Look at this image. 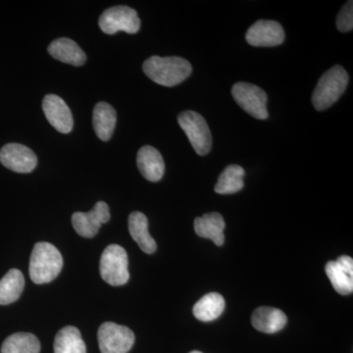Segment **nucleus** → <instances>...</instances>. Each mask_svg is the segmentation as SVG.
<instances>
[{
  "instance_id": "11",
  "label": "nucleus",
  "mask_w": 353,
  "mask_h": 353,
  "mask_svg": "<svg viewBox=\"0 0 353 353\" xmlns=\"http://www.w3.org/2000/svg\"><path fill=\"white\" fill-rule=\"evenodd\" d=\"M245 39L250 46L257 48L277 46L284 43L285 31L276 21L259 20L248 30Z\"/></svg>"
},
{
  "instance_id": "3",
  "label": "nucleus",
  "mask_w": 353,
  "mask_h": 353,
  "mask_svg": "<svg viewBox=\"0 0 353 353\" xmlns=\"http://www.w3.org/2000/svg\"><path fill=\"white\" fill-rule=\"evenodd\" d=\"M348 74L340 65L332 67L323 74L312 94V103L316 110L323 111L333 105L347 90Z\"/></svg>"
},
{
  "instance_id": "2",
  "label": "nucleus",
  "mask_w": 353,
  "mask_h": 353,
  "mask_svg": "<svg viewBox=\"0 0 353 353\" xmlns=\"http://www.w3.org/2000/svg\"><path fill=\"white\" fill-rule=\"evenodd\" d=\"M63 268V257L50 243L41 241L34 246L30 259V278L34 284L52 282Z\"/></svg>"
},
{
  "instance_id": "16",
  "label": "nucleus",
  "mask_w": 353,
  "mask_h": 353,
  "mask_svg": "<svg viewBox=\"0 0 353 353\" xmlns=\"http://www.w3.org/2000/svg\"><path fill=\"white\" fill-rule=\"evenodd\" d=\"M288 318L280 309L259 307L254 310L252 317V326L265 334H275L284 329Z\"/></svg>"
},
{
  "instance_id": "23",
  "label": "nucleus",
  "mask_w": 353,
  "mask_h": 353,
  "mask_svg": "<svg viewBox=\"0 0 353 353\" xmlns=\"http://www.w3.org/2000/svg\"><path fill=\"white\" fill-rule=\"evenodd\" d=\"M245 172L240 165H229L221 173L214 190L219 194H232L243 190Z\"/></svg>"
},
{
  "instance_id": "17",
  "label": "nucleus",
  "mask_w": 353,
  "mask_h": 353,
  "mask_svg": "<svg viewBox=\"0 0 353 353\" xmlns=\"http://www.w3.org/2000/svg\"><path fill=\"white\" fill-rule=\"evenodd\" d=\"M48 52L55 59L74 66H82L87 61V55L82 48L70 39H55L48 46Z\"/></svg>"
},
{
  "instance_id": "7",
  "label": "nucleus",
  "mask_w": 353,
  "mask_h": 353,
  "mask_svg": "<svg viewBox=\"0 0 353 353\" xmlns=\"http://www.w3.org/2000/svg\"><path fill=\"white\" fill-rule=\"evenodd\" d=\"M99 25L101 31L108 34H114L119 31L134 34L139 31L141 20L137 11L131 7L114 6L101 14Z\"/></svg>"
},
{
  "instance_id": "25",
  "label": "nucleus",
  "mask_w": 353,
  "mask_h": 353,
  "mask_svg": "<svg viewBox=\"0 0 353 353\" xmlns=\"http://www.w3.org/2000/svg\"><path fill=\"white\" fill-rule=\"evenodd\" d=\"M336 27L341 32H350L353 28V2L347 1L336 17Z\"/></svg>"
},
{
  "instance_id": "26",
  "label": "nucleus",
  "mask_w": 353,
  "mask_h": 353,
  "mask_svg": "<svg viewBox=\"0 0 353 353\" xmlns=\"http://www.w3.org/2000/svg\"><path fill=\"white\" fill-rule=\"evenodd\" d=\"M190 353H202L201 352H196V350H194V352H190Z\"/></svg>"
},
{
  "instance_id": "9",
  "label": "nucleus",
  "mask_w": 353,
  "mask_h": 353,
  "mask_svg": "<svg viewBox=\"0 0 353 353\" xmlns=\"http://www.w3.org/2000/svg\"><path fill=\"white\" fill-rule=\"evenodd\" d=\"M110 220L108 203L99 201L90 212H76L72 216V224L77 233L83 238H94L99 233L102 224Z\"/></svg>"
},
{
  "instance_id": "14",
  "label": "nucleus",
  "mask_w": 353,
  "mask_h": 353,
  "mask_svg": "<svg viewBox=\"0 0 353 353\" xmlns=\"http://www.w3.org/2000/svg\"><path fill=\"white\" fill-rule=\"evenodd\" d=\"M137 164L141 175L150 182H158L164 175L165 163L161 153L153 146H143L139 150Z\"/></svg>"
},
{
  "instance_id": "12",
  "label": "nucleus",
  "mask_w": 353,
  "mask_h": 353,
  "mask_svg": "<svg viewBox=\"0 0 353 353\" xmlns=\"http://www.w3.org/2000/svg\"><path fill=\"white\" fill-rule=\"evenodd\" d=\"M327 276L334 289L343 296L353 292V259L347 255L339 257L336 261H330L325 267Z\"/></svg>"
},
{
  "instance_id": "13",
  "label": "nucleus",
  "mask_w": 353,
  "mask_h": 353,
  "mask_svg": "<svg viewBox=\"0 0 353 353\" xmlns=\"http://www.w3.org/2000/svg\"><path fill=\"white\" fill-rule=\"evenodd\" d=\"M43 112L46 119L62 134H68L74 126L73 116L61 97L55 94L46 95L43 101Z\"/></svg>"
},
{
  "instance_id": "24",
  "label": "nucleus",
  "mask_w": 353,
  "mask_h": 353,
  "mask_svg": "<svg viewBox=\"0 0 353 353\" xmlns=\"http://www.w3.org/2000/svg\"><path fill=\"white\" fill-rule=\"evenodd\" d=\"M41 343L34 334L16 333L2 343L1 353H39Z\"/></svg>"
},
{
  "instance_id": "19",
  "label": "nucleus",
  "mask_w": 353,
  "mask_h": 353,
  "mask_svg": "<svg viewBox=\"0 0 353 353\" xmlns=\"http://www.w3.org/2000/svg\"><path fill=\"white\" fill-rule=\"evenodd\" d=\"M94 128L95 134L101 141H109L112 138L116 122H117V114L115 109L106 103L99 102L94 109Z\"/></svg>"
},
{
  "instance_id": "21",
  "label": "nucleus",
  "mask_w": 353,
  "mask_h": 353,
  "mask_svg": "<svg viewBox=\"0 0 353 353\" xmlns=\"http://www.w3.org/2000/svg\"><path fill=\"white\" fill-rule=\"evenodd\" d=\"M25 288V278L18 269H11L0 280V305H8L19 299Z\"/></svg>"
},
{
  "instance_id": "18",
  "label": "nucleus",
  "mask_w": 353,
  "mask_h": 353,
  "mask_svg": "<svg viewBox=\"0 0 353 353\" xmlns=\"http://www.w3.org/2000/svg\"><path fill=\"white\" fill-rule=\"evenodd\" d=\"M128 224L132 240L138 243L141 250L148 254L155 252L157 245L148 232V221L146 216L139 211H134L129 216Z\"/></svg>"
},
{
  "instance_id": "5",
  "label": "nucleus",
  "mask_w": 353,
  "mask_h": 353,
  "mask_svg": "<svg viewBox=\"0 0 353 353\" xmlns=\"http://www.w3.org/2000/svg\"><path fill=\"white\" fill-rule=\"evenodd\" d=\"M178 123L199 155H206L212 148V136L205 119L194 111L179 114Z\"/></svg>"
},
{
  "instance_id": "1",
  "label": "nucleus",
  "mask_w": 353,
  "mask_h": 353,
  "mask_svg": "<svg viewBox=\"0 0 353 353\" xmlns=\"http://www.w3.org/2000/svg\"><path fill=\"white\" fill-rule=\"evenodd\" d=\"M143 70L145 75L158 85L174 87L189 78L192 67L183 58L152 57L145 60Z\"/></svg>"
},
{
  "instance_id": "6",
  "label": "nucleus",
  "mask_w": 353,
  "mask_h": 353,
  "mask_svg": "<svg viewBox=\"0 0 353 353\" xmlns=\"http://www.w3.org/2000/svg\"><path fill=\"white\" fill-rule=\"evenodd\" d=\"M232 95L240 108L255 119L266 120L269 117L268 97L262 88L252 83L239 82L232 88Z\"/></svg>"
},
{
  "instance_id": "4",
  "label": "nucleus",
  "mask_w": 353,
  "mask_h": 353,
  "mask_svg": "<svg viewBox=\"0 0 353 353\" xmlns=\"http://www.w3.org/2000/svg\"><path fill=\"white\" fill-rule=\"evenodd\" d=\"M99 270L108 284L113 287L127 284L130 273L126 250L118 245H108L102 252Z\"/></svg>"
},
{
  "instance_id": "20",
  "label": "nucleus",
  "mask_w": 353,
  "mask_h": 353,
  "mask_svg": "<svg viewBox=\"0 0 353 353\" xmlns=\"http://www.w3.org/2000/svg\"><path fill=\"white\" fill-rule=\"evenodd\" d=\"M224 297L217 292H210L202 296L192 309L197 320L202 322H210L217 319L224 312Z\"/></svg>"
},
{
  "instance_id": "22",
  "label": "nucleus",
  "mask_w": 353,
  "mask_h": 353,
  "mask_svg": "<svg viewBox=\"0 0 353 353\" xmlns=\"http://www.w3.org/2000/svg\"><path fill=\"white\" fill-rule=\"evenodd\" d=\"M54 353H87V347L79 329L67 326L60 330L55 336Z\"/></svg>"
},
{
  "instance_id": "8",
  "label": "nucleus",
  "mask_w": 353,
  "mask_h": 353,
  "mask_svg": "<svg viewBox=\"0 0 353 353\" xmlns=\"http://www.w3.org/2000/svg\"><path fill=\"white\" fill-rule=\"evenodd\" d=\"M99 350L101 353H128L134 343L131 329L113 322H105L99 327Z\"/></svg>"
},
{
  "instance_id": "10",
  "label": "nucleus",
  "mask_w": 353,
  "mask_h": 353,
  "mask_svg": "<svg viewBox=\"0 0 353 353\" xmlns=\"http://www.w3.org/2000/svg\"><path fill=\"white\" fill-rule=\"evenodd\" d=\"M0 162L16 173H30L38 164V158L31 148L20 143H8L0 150Z\"/></svg>"
},
{
  "instance_id": "15",
  "label": "nucleus",
  "mask_w": 353,
  "mask_h": 353,
  "mask_svg": "<svg viewBox=\"0 0 353 353\" xmlns=\"http://www.w3.org/2000/svg\"><path fill=\"white\" fill-rule=\"evenodd\" d=\"M225 227L224 218L217 212L208 213L194 220V231L197 236L208 239L218 246L224 245Z\"/></svg>"
}]
</instances>
